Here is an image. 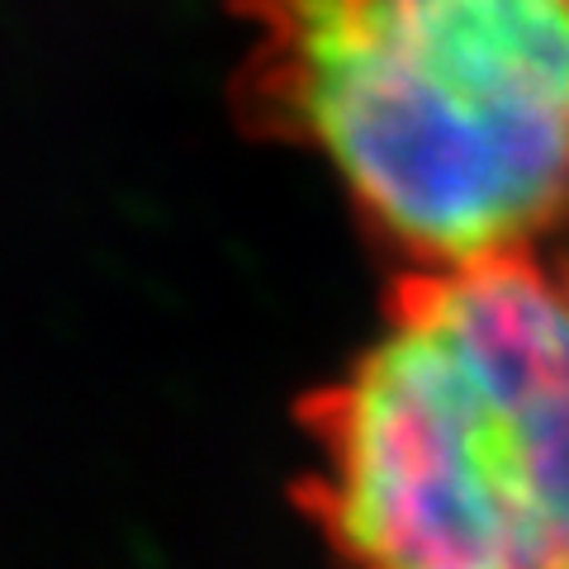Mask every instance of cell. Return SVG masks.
Masks as SVG:
<instances>
[{
  "mask_svg": "<svg viewBox=\"0 0 569 569\" xmlns=\"http://www.w3.org/2000/svg\"><path fill=\"white\" fill-rule=\"evenodd\" d=\"M242 123L323 157L385 247L569 242V0H233Z\"/></svg>",
  "mask_w": 569,
  "mask_h": 569,
  "instance_id": "obj_1",
  "label": "cell"
},
{
  "mask_svg": "<svg viewBox=\"0 0 569 569\" xmlns=\"http://www.w3.org/2000/svg\"><path fill=\"white\" fill-rule=\"evenodd\" d=\"M305 437L342 569H569V242L403 271Z\"/></svg>",
  "mask_w": 569,
  "mask_h": 569,
  "instance_id": "obj_2",
  "label": "cell"
}]
</instances>
